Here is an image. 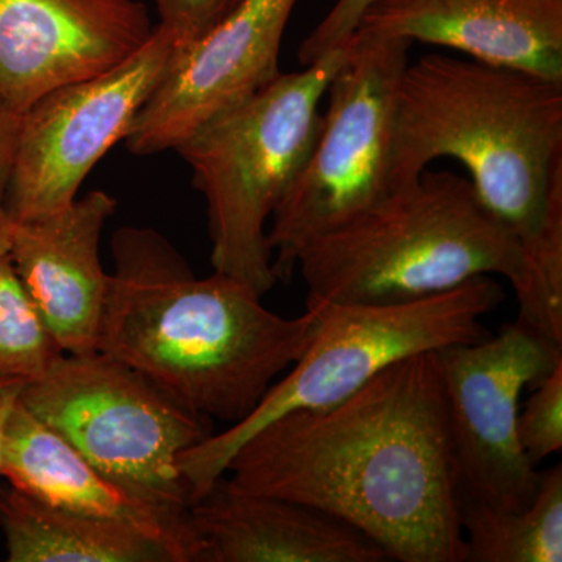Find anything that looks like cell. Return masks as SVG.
Returning a JSON list of instances; mask_svg holds the SVG:
<instances>
[{"label":"cell","mask_w":562,"mask_h":562,"mask_svg":"<svg viewBox=\"0 0 562 562\" xmlns=\"http://www.w3.org/2000/svg\"><path fill=\"white\" fill-rule=\"evenodd\" d=\"M357 31L562 81V0H379Z\"/></svg>","instance_id":"cell-14"},{"label":"cell","mask_w":562,"mask_h":562,"mask_svg":"<svg viewBox=\"0 0 562 562\" xmlns=\"http://www.w3.org/2000/svg\"><path fill=\"white\" fill-rule=\"evenodd\" d=\"M65 355L31 295L22 286L10 255L0 257V383L29 384Z\"/></svg>","instance_id":"cell-19"},{"label":"cell","mask_w":562,"mask_h":562,"mask_svg":"<svg viewBox=\"0 0 562 562\" xmlns=\"http://www.w3.org/2000/svg\"><path fill=\"white\" fill-rule=\"evenodd\" d=\"M306 303L382 305L417 301L476 277L502 276L514 291L524 258L468 177L428 171L299 255Z\"/></svg>","instance_id":"cell-4"},{"label":"cell","mask_w":562,"mask_h":562,"mask_svg":"<svg viewBox=\"0 0 562 562\" xmlns=\"http://www.w3.org/2000/svg\"><path fill=\"white\" fill-rule=\"evenodd\" d=\"M464 562H561L562 469L541 472L538 494L527 508L502 512L460 503Z\"/></svg>","instance_id":"cell-18"},{"label":"cell","mask_w":562,"mask_h":562,"mask_svg":"<svg viewBox=\"0 0 562 562\" xmlns=\"http://www.w3.org/2000/svg\"><path fill=\"white\" fill-rule=\"evenodd\" d=\"M22 387L24 384L21 383H0V452H2L3 428H5L11 409L20 401Z\"/></svg>","instance_id":"cell-24"},{"label":"cell","mask_w":562,"mask_h":562,"mask_svg":"<svg viewBox=\"0 0 562 562\" xmlns=\"http://www.w3.org/2000/svg\"><path fill=\"white\" fill-rule=\"evenodd\" d=\"M154 31L139 0H0V105L21 116L131 57Z\"/></svg>","instance_id":"cell-12"},{"label":"cell","mask_w":562,"mask_h":562,"mask_svg":"<svg viewBox=\"0 0 562 562\" xmlns=\"http://www.w3.org/2000/svg\"><path fill=\"white\" fill-rule=\"evenodd\" d=\"M379 0H336L324 20L302 41L299 61L313 65L330 52L339 49L357 31L364 11Z\"/></svg>","instance_id":"cell-22"},{"label":"cell","mask_w":562,"mask_h":562,"mask_svg":"<svg viewBox=\"0 0 562 562\" xmlns=\"http://www.w3.org/2000/svg\"><path fill=\"white\" fill-rule=\"evenodd\" d=\"M177 41L155 25L149 40L113 68L57 88L21 114L7 209L14 222L66 209L106 151L127 138L165 79Z\"/></svg>","instance_id":"cell-10"},{"label":"cell","mask_w":562,"mask_h":562,"mask_svg":"<svg viewBox=\"0 0 562 562\" xmlns=\"http://www.w3.org/2000/svg\"><path fill=\"white\" fill-rule=\"evenodd\" d=\"M224 476L338 517L387 560H465L438 351L387 366L341 402L269 422Z\"/></svg>","instance_id":"cell-1"},{"label":"cell","mask_w":562,"mask_h":562,"mask_svg":"<svg viewBox=\"0 0 562 562\" xmlns=\"http://www.w3.org/2000/svg\"><path fill=\"white\" fill-rule=\"evenodd\" d=\"M0 476L41 502L128 525L168 543L180 562H190L183 543L154 509L110 482L20 401L3 428Z\"/></svg>","instance_id":"cell-16"},{"label":"cell","mask_w":562,"mask_h":562,"mask_svg":"<svg viewBox=\"0 0 562 562\" xmlns=\"http://www.w3.org/2000/svg\"><path fill=\"white\" fill-rule=\"evenodd\" d=\"M158 24L171 33L179 49L190 46L238 9L244 0H151Z\"/></svg>","instance_id":"cell-21"},{"label":"cell","mask_w":562,"mask_h":562,"mask_svg":"<svg viewBox=\"0 0 562 562\" xmlns=\"http://www.w3.org/2000/svg\"><path fill=\"white\" fill-rule=\"evenodd\" d=\"M517 438L535 465L561 452L562 362L531 387V395L517 416Z\"/></svg>","instance_id":"cell-20"},{"label":"cell","mask_w":562,"mask_h":562,"mask_svg":"<svg viewBox=\"0 0 562 562\" xmlns=\"http://www.w3.org/2000/svg\"><path fill=\"white\" fill-rule=\"evenodd\" d=\"M503 295L501 284L484 276L412 302L306 303L319 306L322 324L290 372L269 387L246 419L180 454L192 505L225 475L238 447L277 417L341 402L387 366L412 355L487 338L491 333L482 319L501 305Z\"/></svg>","instance_id":"cell-6"},{"label":"cell","mask_w":562,"mask_h":562,"mask_svg":"<svg viewBox=\"0 0 562 562\" xmlns=\"http://www.w3.org/2000/svg\"><path fill=\"white\" fill-rule=\"evenodd\" d=\"M117 201L91 191L38 220L14 222L10 260L66 355L98 351L109 272L99 244Z\"/></svg>","instance_id":"cell-13"},{"label":"cell","mask_w":562,"mask_h":562,"mask_svg":"<svg viewBox=\"0 0 562 562\" xmlns=\"http://www.w3.org/2000/svg\"><path fill=\"white\" fill-rule=\"evenodd\" d=\"M447 432L460 503L527 508L541 483L517 438L520 397L562 362V347L519 322L438 350Z\"/></svg>","instance_id":"cell-9"},{"label":"cell","mask_w":562,"mask_h":562,"mask_svg":"<svg viewBox=\"0 0 562 562\" xmlns=\"http://www.w3.org/2000/svg\"><path fill=\"white\" fill-rule=\"evenodd\" d=\"M0 530L9 562H180L168 543L114 520L0 487Z\"/></svg>","instance_id":"cell-17"},{"label":"cell","mask_w":562,"mask_h":562,"mask_svg":"<svg viewBox=\"0 0 562 562\" xmlns=\"http://www.w3.org/2000/svg\"><path fill=\"white\" fill-rule=\"evenodd\" d=\"M20 402L110 482L154 509L198 562L179 458L213 435V420L102 351L63 355L46 375L24 384Z\"/></svg>","instance_id":"cell-7"},{"label":"cell","mask_w":562,"mask_h":562,"mask_svg":"<svg viewBox=\"0 0 562 562\" xmlns=\"http://www.w3.org/2000/svg\"><path fill=\"white\" fill-rule=\"evenodd\" d=\"M111 250L98 351L205 419H246L319 330V306L279 316L241 281L195 276L151 228H121Z\"/></svg>","instance_id":"cell-3"},{"label":"cell","mask_w":562,"mask_h":562,"mask_svg":"<svg viewBox=\"0 0 562 562\" xmlns=\"http://www.w3.org/2000/svg\"><path fill=\"white\" fill-rule=\"evenodd\" d=\"M198 562H383L386 553L338 517L286 498L233 490L221 476L191 506Z\"/></svg>","instance_id":"cell-15"},{"label":"cell","mask_w":562,"mask_h":562,"mask_svg":"<svg viewBox=\"0 0 562 562\" xmlns=\"http://www.w3.org/2000/svg\"><path fill=\"white\" fill-rule=\"evenodd\" d=\"M20 120V114L0 105V257L10 254L13 239L14 221L7 209V194L13 176Z\"/></svg>","instance_id":"cell-23"},{"label":"cell","mask_w":562,"mask_h":562,"mask_svg":"<svg viewBox=\"0 0 562 562\" xmlns=\"http://www.w3.org/2000/svg\"><path fill=\"white\" fill-rule=\"evenodd\" d=\"M453 158L524 258L517 321L562 335V81L446 54L398 81L392 190Z\"/></svg>","instance_id":"cell-2"},{"label":"cell","mask_w":562,"mask_h":562,"mask_svg":"<svg viewBox=\"0 0 562 562\" xmlns=\"http://www.w3.org/2000/svg\"><path fill=\"white\" fill-rule=\"evenodd\" d=\"M347 54L346 43L301 72H281L173 149L206 201L214 272L241 281L261 297L279 281L268 222L313 149L319 103Z\"/></svg>","instance_id":"cell-5"},{"label":"cell","mask_w":562,"mask_h":562,"mask_svg":"<svg viewBox=\"0 0 562 562\" xmlns=\"http://www.w3.org/2000/svg\"><path fill=\"white\" fill-rule=\"evenodd\" d=\"M328 85V105L301 173L268 231L277 280H290L299 255L392 191L391 160L398 81L409 41L357 31Z\"/></svg>","instance_id":"cell-8"},{"label":"cell","mask_w":562,"mask_h":562,"mask_svg":"<svg viewBox=\"0 0 562 562\" xmlns=\"http://www.w3.org/2000/svg\"><path fill=\"white\" fill-rule=\"evenodd\" d=\"M299 0H244L198 41L177 49L165 79L125 138L133 155L176 149L203 124L280 76L284 32Z\"/></svg>","instance_id":"cell-11"}]
</instances>
